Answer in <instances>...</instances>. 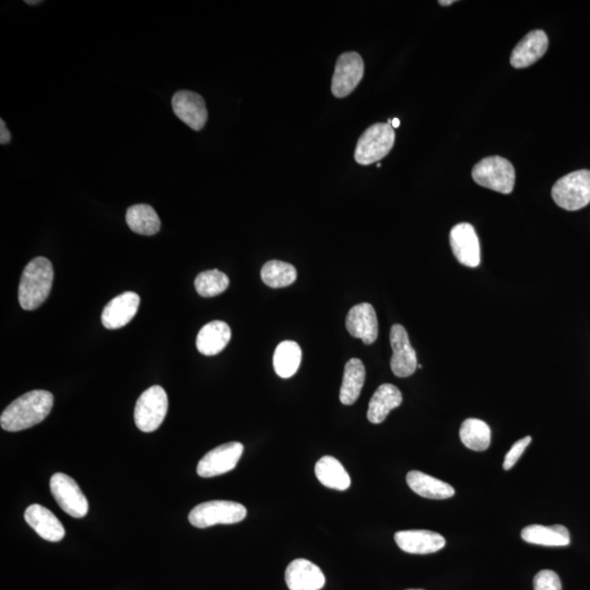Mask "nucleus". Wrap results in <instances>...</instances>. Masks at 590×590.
<instances>
[{"label":"nucleus","mask_w":590,"mask_h":590,"mask_svg":"<svg viewBox=\"0 0 590 590\" xmlns=\"http://www.w3.org/2000/svg\"><path fill=\"white\" fill-rule=\"evenodd\" d=\"M54 397L46 391L24 393L10 403L0 417L4 430L18 432L30 429L41 423L51 413Z\"/></svg>","instance_id":"f257e3e1"},{"label":"nucleus","mask_w":590,"mask_h":590,"mask_svg":"<svg viewBox=\"0 0 590 590\" xmlns=\"http://www.w3.org/2000/svg\"><path fill=\"white\" fill-rule=\"evenodd\" d=\"M54 280L53 265L46 257L31 260L24 268L19 285L20 307L34 311L46 301Z\"/></svg>","instance_id":"f03ea898"},{"label":"nucleus","mask_w":590,"mask_h":590,"mask_svg":"<svg viewBox=\"0 0 590 590\" xmlns=\"http://www.w3.org/2000/svg\"><path fill=\"white\" fill-rule=\"evenodd\" d=\"M395 144V131L390 124L378 122L368 127L358 140L354 159L361 165H370L381 161Z\"/></svg>","instance_id":"7ed1b4c3"},{"label":"nucleus","mask_w":590,"mask_h":590,"mask_svg":"<svg viewBox=\"0 0 590 590\" xmlns=\"http://www.w3.org/2000/svg\"><path fill=\"white\" fill-rule=\"evenodd\" d=\"M472 177L476 184L508 195L514 190L516 173L509 160L494 156L478 162L472 170Z\"/></svg>","instance_id":"20e7f679"},{"label":"nucleus","mask_w":590,"mask_h":590,"mask_svg":"<svg viewBox=\"0 0 590 590\" xmlns=\"http://www.w3.org/2000/svg\"><path fill=\"white\" fill-rule=\"evenodd\" d=\"M248 510L232 501H210L195 506L189 515L190 523L197 528H208L223 524L232 525L245 519Z\"/></svg>","instance_id":"39448f33"},{"label":"nucleus","mask_w":590,"mask_h":590,"mask_svg":"<svg viewBox=\"0 0 590 590\" xmlns=\"http://www.w3.org/2000/svg\"><path fill=\"white\" fill-rule=\"evenodd\" d=\"M552 198L560 208L583 209L590 204V171L572 172L560 179L552 189Z\"/></svg>","instance_id":"423d86ee"},{"label":"nucleus","mask_w":590,"mask_h":590,"mask_svg":"<svg viewBox=\"0 0 590 590\" xmlns=\"http://www.w3.org/2000/svg\"><path fill=\"white\" fill-rule=\"evenodd\" d=\"M169 409V400L164 388L151 386L141 393L135 407V423L142 432L159 429Z\"/></svg>","instance_id":"0eeeda50"},{"label":"nucleus","mask_w":590,"mask_h":590,"mask_svg":"<svg viewBox=\"0 0 590 590\" xmlns=\"http://www.w3.org/2000/svg\"><path fill=\"white\" fill-rule=\"evenodd\" d=\"M51 492L61 509L72 518H85L88 503L80 486L71 476L57 472L51 478Z\"/></svg>","instance_id":"6e6552de"},{"label":"nucleus","mask_w":590,"mask_h":590,"mask_svg":"<svg viewBox=\"0 0 590 590\" xmlns=\"http://www.w3.org/2000/svg\"><path fill=\"white\" fill-rule=\"evenodd\" d=\"M364 75V63L356 52H348L338 57L332 80L333 95L338 98L346 97L361 82Z\"/></svg>","instance_id":"1a4fd4ad"},{"label":"nucleus","mask_w":590,"mask_h":590,"mask_svg":"<svg viewBox=\"0 0 590 590\" xmlns=\"http://www.w3.org/2000/svg\"><path fill=\"white\" fill-rule=\"evenodd\" d=\"M244 446L239 442H226L206 452L197 466V474L203 478H213L233 470L242 457Z\"/></svg>","instance_id":"9d476101"},{"label":"nucleus","mask_w":590,"mask_h":590,"mask_svg":"<svg viewBox=\"0 0 590 590\" xmlns=\"http://www.w3.org/2000/svg\"><path fill=\"white\" fill-rule=\"evenodd\" d=\"M450 242L455 257L466 267L476 268L481 263L480 242L474 226L459 223L451 229Z\"/></svg>","instance_id":"9b49d317"},{"label":"nucleus","mask_w":590,"mask_h":590,"mask_svg":"<svg viewBox=\"0 0 590 590\" xmlns=\"http://www.w3.org/2000/svg\"><path fill=\"white\" fill-rule=\"evenodd\" d=\"M392 357L391 367L398 377L411 376L417 367V353L412 348L409 336L401 324H393L391 329Z\"/></svg>","instance_id":"f8f14e48"},{"label":"nucleus","mask_w":590,"mask_h":590,"mask_svg":"<svg viewBox=\"0 0 590 590\" xmlns=\"http://www.w3.org/2000/svg\"><path fill=\"white\" fill-rule=\"evenodd\" d=\"M172 106L175 115L191 130H203L208 121L206 102L198 93L189 90L176 92L172 98Z\"/></svg>","instance_id":"ddd939ff"},{"label":"nucleus","mask_w":590,"mask_h":590,"mask_svg":"<svg viewBox=\"0 0 590 590\" xmlns=\"http://www.w3.org/2000/svg\"><path fill=\"white\" fill-rule=\"evenodd\" d=\"M285 583L290 590H321L326 578L316 564L297 559L285 569Z\"/></svg>","instance_id":"4468645a"},{"label":"nucleus","mask_w":590,"mask_h":590,"mask_svg":"<svg viewBox=\"0 0 590 590\" xmlns=\"http://www.w3.org/2000/svg\"><path fill=\"white\" fill-rule=\"evenodd\" d=\"M395 541L403 552L411 554L435 553L446 545V540L442 535L430 530L398 531Z\"/></svg>","instance_id":"2eb2a0df"},{"label":"nucleus","mask_w":590,"mask_h":590,"mask_svg":"<svg viewBox=\"0 0 590 590\" xmlns=\"http://www.w3.org/2000/svg\"><path fill=\"white\" fill-rule=\"evenodd\" d=\"M140 298L135 292H125L106 304L102 313V324L106 329H120L136 316Z\"/></svg>","instance_id":"dca6fc26"},{"label":"nucleus","mask_w":590,"mask_h":590,"mask_svg":"<svg viewBox=\"0 0 590 590\" xmlns=\"http://www.w3.org/2000/svg\"><path fill=\"white\" fill-rule=\"evenodd\" d=\"M346 327L352 337L361 339L367 346L375 342L378 336L375 309L370 303L356 305L348 313Z\"/></svg>","instance_id":"f3484780"},{"label":"nucleus","mask_w":590,"mask_h":590,"mask_svg":"<svg viewBox=\"0 0 590 590\" xmlns=\"http://www.w3.org/2000/svg\"><path fill=\"white\" fill-rule=\"evenodd\" d=\"M549 38L543 30H534L515 46L510 55L514 68H527L547 53Z\"/></svg>","instance_id":"a211bd4d"},{"label":"nucleus","mask_w":590,"mask_h":590,"mask_svg":"<svg viewBox=\"0 0 590 590\" xmlns=\"http://www.w3.org/2000/svg\"><path fill=\"white\" fill-rule=\"evenodd\" d=\"M24 519L44 540L58 543L65 537L66 531L61 521L51 510L42 505H30L24 511Z\"/></svg>","instance_id":"6ab92c4d"},{"label":"nucleus","mask_w":590,"mask_h":590,"mask_svg":"<svg viewBox=\"0 0 590 590\" xmlns=\"http://www.w3.org/2000/svg\"><path fill=\"white\" fill-rule=\"evenodd\" d=\"M232 337L228 324L221 321L210 322L200 329L196 346L204 356H216L223 352Z\"/></svg>","instance_id":"aec40b11"},{"label":"nucleus","mask_w":590,"mask_h":590,"mask_svg":"<svg viewBox=\"0 0 590 590\" xmlns=\"http://www.w3.org/2000/svg\"><path fill=\"white\" fill-rule=\"evenodd\" d=\"M401 392L392 384H383L371 398L367 410L368 421L373 425H380L385 421L392 410L401 405Z\"/></svg>","instance_id":"412c9836"},{"label":"nucleus","mask_w":590,"mask_h":590,"mask_svg":"<svg viewBox=\"0 0 590 590\" xmlns=\"http://www.w3.org/2000/svg\"><path fill=\"white\" fill-rule=\"evenodd\" d=\"M407 484L415 493L426 499L446 500L455 495L451 485L417 470L407 475Z\"/></svg>","instance_id":"4be33fe9"},{"label":"nucleus","mask_w":590,"mask_h":590,"mask_svg":"<svg viewBox=\"0 0 590 590\" xmlns=\"http://www.w3.org/2000/svg\"><path fill=\"white\" fill-rule=\"evenodd\" d=\"M526 543L544 547H567L570 544L569 531L562 525H531L521 531Z\"/></svg>","instance_id":"5701e85b"},{"label":"nucleus","mask_w":590,"mask_h":590,"mask_svg":"<svg viewBox=\"0 0 590 590\" xmlns=\"http://www.w3.org/2000/svg\"><path fill=\"white\" fill-rule=\"evenodd\" d=\"M315 475L326 488L344 491L351 485L349 476L341 462L332 456H324L315 466Z\"/></svg>","instance_id":"b1692460"},{"label":"nucleus","mask_w":590,"mask_h":590,"mask_svg":"<svg viewBox=\"0 0 590 590\" xmlns=\"http://www.w3.org/2000/svg\"><path fill=\"white\" fill-rule=\"evenodd\" d=\"M364 382H366V367L360 358H353L344 367L341 388V401L343 405L351 406L358 400Z\"/></svg>","instance_id":"393cba45"},{"label":"nucleus","mask_w":590,"mask_h":590,"mask_svg":"<svg viewBox=\"0 0 590 590\" xmlns=\"http://www.w3.org/2000/svg\"><path fill=\"white\" fill-rule=\"evenodd\" d=\"M126 223L132 232L140 235H155L161 228L159 215L151 206L145 204L131 206L126 213Z\"/></svg>","instance_id":"a878e982"},{"label":"nucleus","mask_w":590,"mask_h":590,"mask_svg":"<svg viewBox=\"0 0 590 590\" xmlns=\"http://www.w3.org/2000/svg\"><path fill=\"white\" fill-rule=\"evenodd\" d=\"M302 361V350L294 341H283L275 348L274 367L280 377L290 378L298 372Z\"/></svg>","instance_id":"bb28decb"},{"label":"nucleus","mask_w":590,"mask_h":590,"mask_svg":"<svg viewBox=\"0 0 590 590\" xmlns=\"http://www.w3.org/2000/svg\"><path fill=\"white\" fill-rule=\"evenodd\" d=\"M459 436L462 444L471 451H484L491 444L490 426L485 421L474 417L462 423Z\"/></svg>","instance_id":"cd10ccee"},{"label":"nucleus","mask_w":590,"mask_h":590,"mask_svg":"<svg viewBox=\"0 0 590 590\" xmlns=\"http://www.w3.org/2000/svg\"><path fill=\"white\" fill-rule=\"evenodd\" d=\"M297 269L291 264L270 260L262 268V279L270 288L279 289L289 287L297 280Z\"/></svg>","instance_id":"c85d7f7f"},{"label":"nucleus","mask_w":590,"mask_h":590,"mask_svg":"<svg viewBox=\"0 0 590 590\" xmlns=\"http://www.w3.org/2000/svg\"><path fill=\"white\" fill-rule=\"evenodd\" d=\"M230 280L228 275L220 270H206L197 275L195 288L197 293L203 298H214L223 293L229 288Z\"/></svg>","instance_id":"c756f323"},{"label":"nucleus","mask_w":590,"mask_h":590,"mask_svg":"<svg viewBox=\"0 0 590 590\" xmlns=\"http://www.w3.org/2000/svg\"><path fill=\"white\" fill-rule=\"evenodd\" d=\"M535 590H562L559 575L553 570L544 569L534 578Z\"/></svg>","instance_id":"7c9ffc66"},{"label":"nucleus","mask_w":590,"mask_h":590,"mask_svg":"<svg viewBox=\"0 0 590 590\" xmlns=\"http://www.w3.org/2000/svg\"><path fill=\"white\" fill-rule=\"evenodd\" d=\"M531 441H533V439H531L530 436H526L524 437V439L516 442L515 444L511 446V449L505 456L504 464H503V468L505 470H510L513 468V467L516 465V462L518 461L521 455H523L526 449H527Z\"/></svg>","instance_id":"2f4dec72"},{"label":"nucleus","mask_w":590,"mask_h":590,"mask_svg":"<svg viewBox=\"0 0 590 590\" xmlns=\"http://www.w3.org/2000/svg\"><path fill=\"white\" fill-rule=\"evenodd\" d=\"M0 144L6 145L10 140H12V134H10L7 130L6 124H4V120L0 121Z\"/></svg>","instance_id":"473e14b6"},{"label":"nucleus","mask_w":590,"mask_h":590,"mask_svg":"<svg viewBox=\"0 0 590 590\" xmlns=\"http://www.w3.org/2000/svg\"><path fill=\"white\" fill-rule=\"evenodd\" d=\"M387 124L392 125V128L400 127V118H392V120L388 121Z\"/></svg>","instance_id":"72a5a7b5"},{"label":"nucleus","mask_w":590,"mask_h":590,"mask_svg":"<svg viewBox=\"0 0 590 590\" xmlns=\"http://www.w3.org/2000/svg\"><path fill=\"white\" fill-rule=\"evenodd\" d=\"M454 3H455L454 0H450V2H442L441 0V2H439V4H442V6H450V4Z\"/></svg>","instance_id":"f704fd0d"},{"label":"nucleus","mask_w":590,"mask_h":590,"mask_svg":"<svg viewBox=\"0 0 590 590\" xmlns=\"http://www.w3.org/2000/svg\"><path fill=\"white\" fill-rule=\"evenodd\" d=\"M41 3L42 2H38V0H37V2H26V4H41Z\"/></svg>","instance_id":"c9c22d12"},{"label":"nucleus","mask_w":590,"mask_h":590,"mask_svg":"<svg viewBox=\"0 0 590 590\" xmlns=\"http://www.w3.org/2000/svg\"><path fill=\"white\" fill-rule=\"evenodd\" d=\"M376 165H377V167H381V166H382V164H377Z\"/></svg>","instance_id":"e433bc0d"},{"label":"nucleus","mask_w":590,"mask_h":590,"mask_svg":"<svg viewBox=\"0 0 590 590\" xmlns=\"http://www.w3.org/2000/svg\"><path fill=\"white\" fill-rule=\"evenodd\" d=\"M408 590H423V589H408Z\"/></svg>","instance_id":"4c0bfd02"}]
</instances>
